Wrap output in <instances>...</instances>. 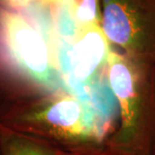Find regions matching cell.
Wrapping results in <instances>:
<instances>
[{
	"instance_id": "obj_1",
	"label": "cell",
	"mask_w": 155,
	"mask_h": 155,
	"mask_svg": "<svg viewBox=\"0 0 155 155\" xmlns=\"http://www.w3.org/2000/svg\"><path fill=\"white\" fill-rule=\"evenodd\" d=\"M0 123L63 152L104 146L115 131L106 118L67 90L17 97L0 109Z\"/></svg>"
},
{
	"instance_id": "obj_2",
	"label": "cell",
	"mask_w": 155,
	"mask_h": 155,
	"mask_svg": "<svg viewBox=\"0 0 155 155\" xmlns=\"http://www.w3.org/2000/svg\"><path fill=\"white\" fill-rule=\"evenodd\" d=\"M106 78L120 120L105 145L133 155H152L155 140V63L111 49Z\"/></svg>"
},
{
	"instance_id": "obj_3",
	"label": "cell",
	"mask_w": 155,
	"mask_h": 155,
	"mask_svg": "<svg viewBox=\"0 0 155 155\" xmlns=\"http://www.w3.org/2000/svg\"><path fill=\"white\" fill-rule=\"evenodd\" d=\"M0 67L32 92L64 88L54 52L20 11L0 8Z\"/></svg>"
},
{
	"instance_id": "obj_4",
	"label": "cell",
	"mask_w": 155,
	"mask_h": 155,
	"mask_svg": "<svg viewBox=\"0 0 155 155\" xmlns=\"http://www.w3.org/2000/svg\"><path fill=\"white\" fill-rule=\"evenodd\" d=\"M101 27L124 54L155 63V0H101Z\"/></svg>"
},
{
	"instance_id": "obj_5",
	"label": "cell",
	"mask_w": 155,
	"mask_h": 155,
	"mask_svg": "<svg viewBox=\"0 0 155 155\" xmlns=\"http://www.w3.org/2000/svg\"><path fill=\"white\" fill-rule=\"evenodd\" d=\"M111 43L99 24L79 28L61 68L64 83L69 86L90 87L106 77Z\"/></svg>"
},
{
	"instance_id": "obj_6",
	"label": "cell",
	"mask_w": 155,
	"mask_h": 155,
	"mask_svg": "<svg viewBox=\"0 0 155 155\" xmlns=\"http://www.w3.org/2000/svg\"><path fill=\"white\" fill-rule=\"evenodd\" d=\"M43 140L20 133L0 123V155H63Z\"/></svg>"
},
{
	"instance_id": "obj_7",
	"label": "cell",
	"mask_w": 155,
	"mask_h": 155,
	"mask_svg": "<svg viewBox=\"0 0 155 155\" xmlns=\"http://www.w3.org/2000/svg\"><path fill=\"white\" fill-rule=\"evenodd\" d=\"M71 10L79 28L102 22L101 0H70Z\"/></svg>"
},
{
	"instance_id": "obj_8",
	"label": "cell",
	"mask_w": 155,
	"mask_h": 155,
	"mask_svg": "<svg viewBox=\"0 0 155 155\" xmlns=\"http://www.w3.org/2000/svg\"><path fill=\"white\" fill-rule=\"evenodd\" d=\"M63 155H133L122 152L120 150L112 148L110 147L104 145L101 147L84 148L72 152H64Z\"/></svg>"
},
{
	"instance_id": "obj_9",
	"label": "cell",
	"mask_w": 155,
	"mask_h": 155,
	"mask_svg": "<svg viewBox=\"0 0 155 155\" xmlns=\"http://www.w3.org/2000/svg\"><path fill=\"white\" fill-rule=\"evenodd\" d=\"M60 0H0V8L19 11L36 2H48L50 4H56Z\"/></svg>"
},
{
	"instance_id": "obj_10",
	"label": "cell",
	"mask_w": 155,
	"mask_h": 155,
	"mask_svg": "<svg viewBox=\"0 0 155 155\" xmlns=\"http://www.w3.org/2000/svg\"><path fill=\"white\" fill-rule=\"evenodd\" d=\"M152 155H155V140H154V144H153V153Z\"/></svg>"
}]
</instances>
